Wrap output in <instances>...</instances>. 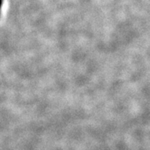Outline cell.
<instances>
[{
  "mask_svg": "<svg viewBox=\"0 0 150 150\" xmlns=\"http://www.w3.org/2000/svg\"><path fill=\"white\" fill-rule=\"evenodd\" d=\"M2 5H3V0H0V14H1V10H2Z\"/></svg>",
  "mask_w": 150,
  "mask_h": 150,
  "instance_id": "cell-1",
  "label": "cell"
}]
</instances>
